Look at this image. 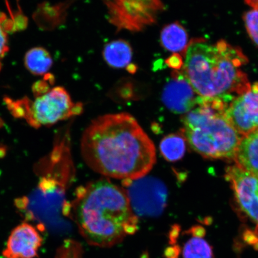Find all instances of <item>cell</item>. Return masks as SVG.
<instances>
[{
  "label": "cell",
  "instance_id": "cell-1",
  "mask_svg": "<svg viewBox=\"0 0 258 258\" xmlns=\"http://www.w3.org/2000/svg\"><path fill=\"white\" fill-rule=\"evenodd\" d=\"M82 153L95 172L122 180L146 176L156 162L153 142L126 112L92 121L83 135Z\"/></svg>",
  "mask_w": 258,
  "mask_h": 258
},
{
  "label": "cell",
  "instance_id": "cell-2",
  "mask_svg": "<svg viewBox=\"0 0 258 258\" xmlns=\"http://www.w3.org/2000/svg\"><path fill=\"white\" fill-rule=\"evenodd\" d=\"M63 212L75 221L90 244L108 247L138 230V218L121 187L100 179L79 187L76 198L63 204Z\"/></svg>",
  "mask_w": 258,
  "mask_h": 258
},
{
  "label": "cell",
  "instance_id": "cell-3",
  "mask_svg": "<svg viewBox=\"0 0 258 258\" xmlns=\"http://www.w3.org/2000/svg\"><path fill=\"white\" fill-rule=\"evenodd\" d=\"M247 62L240 48L224 40H194L186 48L183 73L199 96L231 102L251 85L241 70Z\"/></svg>",
  "mask_w": 258,
  "mask_h": 258
},
{
  "label": "cell",
  "instance_id": "cell-4",
  "mask_svg": "<svg viewBox=\"0 0 258 258\" xmlns=\"http://www.w3.org/2000/svg\"><path fill=\"white\" fill-rule=\"evenodd\" d=\"M230 102L201 97L198 105L182 118L181 135L203 157L234 159L243 136L226 116Z\"/></svg>",
  "mask_w": 258,
  "mask_h": 258
},
{
  "label": "cell",
  "instance_id": "cell-5",
  "mask_svg": "<svg viewBox=\"0 0 258 258\" xmlns=\"http://www.w3.org/2000/svg\"><path fill=\"white\" fill-rule=\"evenodd\" d=\"M109 23L118 31L141 32L163 11L161 0H103Z\"/></svg>",
  "mask_w": 258,
  "mask_h": 258
},
{
  "label": "cell",
  "instance_id": "cell-6",
  "mask_svg": "<svg viewBox=\"0 0 258 258\" xmlns=\"http://www.w3.org/2000/svg\"><path fill=\"white\" fill-rule=\"evenodd\" d=\"M21 102L24 106V115L30 124L37 127L55 124L80 115L83 111L82 104H74L69 93L62 87H56L37 97L33 102Z\"/></svg>",
  "mask_w": 258,
  "mask_h": 258
},
{
  "label": "cell",
  "instance_id": "cell-7",
  "mask_svg": "<svg viewBox=\"0 0 258 258\" xmlns=\"http://www.w3.org/2000/svg\"><path fill=\"white\" fill-rule=\"evenodd\" d=\"M146 176L122 180L121 188L137 217H158L166 208L167 189L160 179Z\"/></svg>",
  "mask_w": 258,
  "mask_h": 258
},
{
  "label": "cell",
  "instance_id": "cell-8",
  "mask_svg": "<svg viewBox=\"0 0 258 258\" xmlns=\"http://www.w3.org/2000/svg\"><path fill=\"white\" fill-rule=\"evenodd\" d=\"M226 116L243 137L258 130V82L234 97L228 104Z\"/></svg>",
  "mask_w": 258,
  "mask_h": 258
},
{
  "label": "cell",
  "instance_id": "cell-9",
  "mask_svg": "<svg viewBox=\"0 0 258 258\" xmlns=\"http://www.w3.org/2000/svg\"><path fill=\"white\" fill-rule=\"evenodd\" d=\"M226 179L241 209L258 225V177L234 165L226 170Z\"/></svg>",
  "mask_w": 258,
  "mask_h": 258
},
{
  "label": "cell",
  "instance_id": "cell-10",
  "mask_svg": "<svg viewBox=\"0 0 258 258\" xmlns=\"http://www.w3.org/2000/svg\"><path fill=\"white\" fill-rule=\"evenodd\" d=\"M167 82L162 93V101L170 111L185 114L199 104L200 97L183 73L175 72Z\"/></svg>",
  "mask_w": 258,
  "mask_h": 258
},
{
  "label": "cell",
  "instance_id": "cell-11",
  "mask_svg": "<svg viewBox=\"0 0 258 258\" xmlns=\"http://www.w3.org/2000/svg\"><path fill=\"white\" fill-rule=\"evenodd\" d=\"M43 238L33 226L22 224L12 231L3 255L6 258H35Z\"/></svg>",
  "mask_w": 258,
  "mask_h": 258
},
{
  "label": "cell",
  "instance_id": "cell-12",
  "mask_svg": "<svg viewBox=\"0 0 258 258\" xmlns=\"http://www.w3.org/2000/svg\"><path fill=\"white\" fill-rule=\"evenodd\" d=\"M234 159L236 165L258 177V130L242 138Z\"/></svg>",
  "mask_w": 258,
  "mask_h": 258
},
{
  "label": "cell",
  "instance_id": "cell-13",
  "mask_svg": "<svg viewBox=\"0 0 258 258\" xmlns=\"http://www.w3.org/2000/svg\"><path fill=\"white\" fill-rule=\"evenodd\" d=\"M103 57L109 67L114 69L129 67L133 58L131 44L124 40H117L106 44L103 50Z\"/></svg>",
  "mask_w": 258,
  "mask_h": 258
},
{
  "label": "cell",
  "instance_id": "cell-14",
  "mask_svg": "<svg viewBox=\"0 0 258 258\" xmlns=\"http://www.w3.org/2000/svg\"><path fill=\"white\" fill-rule=\"evenodd\" d=\"M160 41L163 48L173 53H178L188 47V34L178 22L167 25L161 30Z\"/></svg>",
  "mask_w": 258,
  "mask_h": 258
},
{
  "label": "cell",
  "instance_id": "cell-15",
  "mask_svg": "<svg viewBox=\"0 0 258 258\" xmlns=\"http://www.w3.org/2000/svg\"><path fill=\"white\" fill-rule=\"evenodd\" d=\"M52 64V58L44 48H31L25 54V66L34 75H43L49 71Z\"/></svg>",
  "mask_w": 258,
  "mask_h": 258
},
{
  "label": "cell",
  "instance_id": "cell-16",
  "mask_svg": "<svg viewBox=\"0 0 258 258\" xmlns=\"http://www.w3.org/2000/svg\"><path fill=\"white\" fill-rule=\"evenodd\" d=\"M186 150V140L182 135L170 134L164 137L160 144L161 155L169 162L181 159Z\"/></svg>",
  "mask_w": 258,
  "mask_h": 258
},
{
  "label": "cell",
  "instance_id": "cell-17",
  "mask_svg": "<svg viewBox=\"0 0 258 258\" xmlns=\"http://www.w3.org/2000/svg\"><path fill=\"white\" fill-rule=\"evenodd\" d=\"M183 258H214L210 244L203 238L192 237L187 241L182 249Z\"/></svg>",
  "mask_w": 258,
  "mask_h": 258
},
{
  "label": "cell",
  "instance_id": "cell-18",
  "mask_svg": "<svg viewBox=\"0 0 258 258\" xmlns=\"http://www.w3.org/2000/svg\"><path fill=\"white\" fill-rule=\"evenodd\" d=\"M243 20L248 34L258 46V9L251 10L244 15Z\"/></svg>",
  "mask_w": 258,
  "mask_h": 258
},
{
  "label": "cell",
  "instance_id": "cell-19",
  "mask_svg": "<svg viewBox=\"0 0 258 258\" xmlns=\"http://www.w3.org/2000/svg\"><path fill=\"white\" fill-rule=\"evenodd\" d=\"M8 44L7 35L0 27V60L5 56V54L9 50Z\"/></svg>",
  "mask_w": 258,
  "mask_h": 258
},
{
  "label": "cell",
  "instance_id": "cell-20",
  "mask_svg": "<svg viewBox=\"0 0 258 258\" xmlns=\"http://www.w3.org/2000/svg\"><path fill=\"white\" fill-rule=\"evenodd\" d=\"M166 62L170 67L173 68V69L176 70L180 69V68L182 66L181 57L177 53L173 54L172 56L167 60Z\"/></svg>",
  "mask_w": 258,
  "mask_h": 258
},
{
  "label": "cell",
  "instance_id": "cell-21",
  "mask_svg": "<svg viewBox=\"0 0 258 258\" xmlns=\"http://www.w3.org/2000/svg\"><path fill=\"white\" fill-rule=\"evenodd\" d=\"M190 234H192V237L203 238L206 234V230L201 226H197L190 230Z\"/></svg>",
  "mask_w": 258,
  "mask_h": 258
},
{
  "label": "cell",
  "instance_id": "cell-22",
  "mask_svg": "<svg viewBox=\"0 0 258 258\" xmlns=\"http://www.w3.org/2000/svg\"><path fill=\"white\" fill-rule=\"evenodd\" d=\"M244 240L249 244H256L258 243V238L252 232L248 231L244 234Z\"/></svg>",
  "mask_w": 258,
  "mask_h": 258
},
{
  "label": "cell",
  "instance_id": "cell-23",
  "mask_svg": "<svg viewBox=\"0 0 258 258\" xmlns=\"http://www.w3.org/2000/svg\"><path fill=\"white\" fill-rule=\"evenodd\" d=\"M253 9H258V0H244Z\"/></svg>",
  "mask_w": 258,
  "mask_h": 258
}]
</instances>
